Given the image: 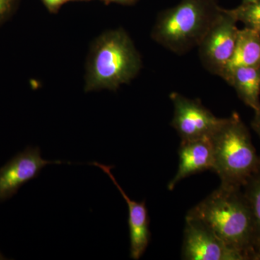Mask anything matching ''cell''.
I'll list each match as a JSON object with an SVG mask.
<instances>
[{
	"instance_id": "obj_6",
	"label": "cell",
	"mask_w": 260,
	"mask_h": 260,
	"mask_svg": "<svg viewBox=\"0 0 260 260\" xmlns=\"http://www.w3.org/2000/svg\"><path fill=\"white\" fill-rule=\"evenodd\" d=\"M174 106L172 126L181 141L210 138L223 118L214 115L199 99H189L177 92L169 95Z\"/></svg>"
},
{
	"instance_id": "obj_16",
	"label": "cell",
	"mask_w": 260,
	"mask_h": 260,
	"mask_svg": "<svg viewBox=\"0 0 260 260\" xmlns=\"http://www.w3.org/2000/svg\"><path fill=\"white\" fill-rule=\"evenodd\" d=\"M68 1L70 0H43L46 7L49 10V11L52 12V13L56 12L61 5H64Z\"/></svg>"
},
{
	"instance_id": "obj_18",
	"label": "cell",
	"mask_w": 260,
	"mask_h": 260,
	"mask_svg": "<svg viewBox=\"0 0 260 260\" xmlns=\"http://www.w3.org/2000/svg\"><path fill=\"white\" fill-rule=\"evenodd\" d=\"M104 1L109 2V3H119L121 5H133L138 2V0H104Z\"/></svg>"
},
{
	"instance_id": "obj_15",
	"label": "cell",
	"mask_w": 260,
	"mask_h": 260,
	"mask_svg": "<svg viewBox=\"0 0 260 260\" xmlns=\"http://www.w3.org/2000/svg\"><path fill=\"white\" fill-rule=\"evenodd\" d=\"M15 0H0V23L8 18L13 9Z\"/></svg>"
},
{
	"instance_id": "obj_7",
	"label": "cell",
	"mask_w": 260,
	"mask_h": 260,
	"mask_svg": "<svg viewBox=\"0 0 260 260\" xmlns=\"http://www.w3.org/2000/svg\"><path fill=\"white\" fill-rule=\"evenodd\" d=\"M181 257L186 260H244L205 224L185 218Z\"/></svg>"
},
{
	"instance_id": "obj_8",
	"label": "cell",
	"mask_w": 260,
	"mask_h": 260,
	"mask_svg": "<svg viewBox=\"0 0 260 260\" xmlns=\"http://www.w3.org/2000/svg\"><path fill=\"white\" fill-rule=\"evenodd\" d=\"M61 164L70 162L45 160L39 147H27L0 168V203L13 198L22 186L39 177L46 166Z\"/></svg>"
},
{
	"instance_id": "obj_11",
	"label": "cell",
	"mask_w": 260,
	"mask_h": 260,
	"mask_svg": "<svg viewBox=\"0 0 260 260\" xmlns=\"http://www.w3.org/2000/svg\"><path fill=\"white\" fill-rule=\"evenodd\" d=\"M244 67H260V34L252 29H239L234 52L220 78Z\"/></svg>"
},
{
	"instance_id": "obj_19",
	"label": "cell",
	"mask_w": 260,
	"mask_h": 260,
	"mask_svg": "<svg viewBox=\"0 0 260 260\" xmlns=\"http://www.w3.org/2000/svg\"><path fill=\"white\" fill-rule=\"evenodd\" d=\"M254 260H260V244L256 248L255 253H254Z\"/></svg>"
},
{
	"instance_id": "obj_10",
	"label": "cell",
	"mask_w": 260,
	"mask_h": 260,
	"mask_svg": "<svg viewBox=\"0 0 260 260\" xmlns=\"http://www.w3.org/2000/svg\"><path fill=\"white\" fill-rule=\"evenodd\" d=\"M179 166L175 176L168 185L173 190L183 179L194 174L213 170V154L210 138L181 141L179 146Z\"/></svg>"
},
{
	"instance_id": "obj_17",
	"label": "cell",
	"mask_w": 260,
	"mask_h": 260,
	"mask_svg": "<svg viewBox=\"0 0 260 260\" xmlns=\"http://www.w3.org/2000/svg\"><path fill=\"white\" fill-rule=\"evenodd\" d=\"M251 125L260 138V108L257 110L254 111V116L251 121Z\"/></svg>"
},
{
	"instance_id": "obj_20",
	"label": "cell",
	"mask_w": 260,
	"mask_h": 260,
	"mask_svg": "<svg viewBox=\"0 0 260 260\" xmlns=\"http://www.w3.org/2000/svg\"><path fill=\"white\" fill-rule=\"evenodd\" d=\"M256 1H257V0H242V3H253V2Z\"/></svg>"
},
{
	"instance_id": "obj_2",
	"label": "cell",
	"mask_w": 260,
	"mask_h": 260,
	"mask_svg": "<svg viewBox=\"0 0 260 260\" xmlns=\"http://www.w3.org/2000/svg\"><path fill=\"white\" fill-rule=\"evenodd\" d=\"M142 66L141 56L125 30L104 32L89 53L85 91L116 90L134 79Z\"/></svg>"
},
{
	"instance_id": "obj_1",
	"label": "cell",
	"mask_w": 260,
	"mask_h": 260,
	"mask_svg": "<svg viewBox=\"0 0 260 260\" xmlns=\"http://www.w3.org/2000/svg\"><path fill=\"white\" fill-rule=\"evenodd\" d=\"M186 217L203 222L244 260L253 259L255 248L254 220L242 188L220 184L191 208Z\"/></svg>"
},
{
	"instance_id": "obj_4",
	"label": "cell",
	"mask_w": 260,
	"mask_h": 260,
	"mask_svg": "<svg viewBox=\"0 0 260 260\" xmlns=\"http://www.w3.org/2000/svg\"><path fill=\"white\" fill-rule=\"evenodd\" d=\"M213 154V170L220 184L242 188L260 167V157L253 145L250 133L240 116L234 112L223 118L210 138Z\"/></svg>"
},
{
	"instance_id": "obj_5",
	"label": "cell",
	"mask_w": 260,
	"mask_h": 260,
	"mask_svg": "<svg viewBox=\"0 0 260 260\" xmlns=\"http://www.w3.org/2000/svg\"><path fill=\"white\" fill-rule=\"evenodd\" d=\"M237 22L231 10L223 9L198 45L202 64L213 75L221 77L232 57L239 30Z\"/></svg>"
},
{
	"instance_id": "obj_3",
	"label": "cell",
	"mask_w": 260,
	"mask_h": 260,
	"mask_svg": "<svg viewBox=\"0 0 260 260\" xmlns=\"http://www.w3.org/2000/svg\"><path fill=\"white\" fill-rule=\"evenodd\" d=\"M223 10L217 0H181L159 13L151 38L174 54H185L198 47Z\"/></svg>"
},
{
	"instance_id": "obj_9",
	"label": "cell",
	"mask_w": 260,
	"mask_h": 260,
	"mask_svg": "<svg viewBox=\"0 0 260 260\" xmlns=\"http://www.w3.org/2000/svg\"><path fill=\"white\" fill-rule=\"evenodd\" d=\"M92 165L100 168L109 177L112 179L114 185L119 189L128 207V225L129 229L130 238V257L133 259L138 260L146 251L151 237L150 231V218L145 200L136 202L130 199L129 196L123 190L118 184L112 169L114 166H107L98 162H92Z\"/></svg>"
},
{
	"instance_id": "obj_13",
	"label": "cell",
	"mask_w": 260,
	"mask_h": 260,
	"mask_svg": "<svg viewBox=\"0 0 260 260\" xmlns=\"http://www.w3.org/2000/svg\"><path fill=\"white\" fill-rule=\"evenodd\" d=\"M242 189L250 207L254 220L255 231V253L256 248L260 244V167L246 181L245 184L242 186Z\"/></svg>"
},
{
	"instance_id": "obj_14",
	"label": "cell",
	"mask_w": 260,
	"mask_h": 260,
	"mask_svg": "<svg viewBox=\"0 0 260 260\" xmlns=\"http://www.w3.org/2000/svg\"><path fill=\"white\" fill-rule=\"evenodd\" d=\"M231 12L238 22H242L246 28L252 29L260 34V0L242 3Z\"/></svg>"
},
{
	"instance_id": "obj_12",
	"label": "cell",
	"mask_w": 260,
	"mask_h": 260,
	"mask_svg": "<svg viewBox=\"0 0 260 260\" xmlns=\"http://www.w3.org/2000/svg\"><path fill=\"white\" fill-rule=\"evenodd\" d=\"M224 80L234 88L247 107L254 111L259 109L260 67L236 68Z\"/></svg>"
}]
</instances>
